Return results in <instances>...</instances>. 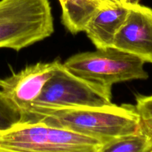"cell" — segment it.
<instances>
[{"label":"cell","instance_id":"obj_1","mask_svg":"<svg viewBox=\"0 0 152 152\" xmlns=\"http://www.w3.org/2000/svg\"><path fill=\"white\" fill-rule=\"evenodd\" d=\"M20 121L42 122L105 143L139 132L140 119L135 105L110 104L80 108H31Z\"/></svg>","mask_w":152,"mask_h":152},{"label":"cell","instance_id":"obj_2","mask_svg":"<svg viewBox=\"0 0 152 152\" xmlns=\"http://www.w3.org/2000/svg\"><path fill=\"white\" fill-rule=\"evenodd\" d=\"M100 141L42 122L20 121L0 131V152H100Z\"/></svg>","mask_w":152,"mask_h":152},{"label":"cell","instance_id":"obj_3","mask_svg":"<svg viewBox=\"0 0 152 152\" xmlns=\"http://www.w3.org/2000/svg\"><path fill=\"white\" fill-rule=\"evenodd\" d=\"M53 31L48 0H0V48L19 51Z\"/></svg>","mask_w":152,"mask_h":152},{"label":"cell","instance_id":"obj_4","mask_svg":"<svg viewBox=\"0 0 152 152\" xmlns=\"http://www.w3.org/2000/svg\"><path fill=\"white\" fill-rule=\"evenodd\" d=\"M145 62L140 58L114 47L77 53L64 66L82 79L111 88L114 84L134 80H146Z\"/></svg>","mask_w":152,"mask_h":152},{"label":"cell","instance_id":"obj_5","mask_svg":"<svg viewBox=\"0 0 152 152\" xmlns=\"http://www.w3.org/2000/svg\"><path fill=\"white\" fill-rule=\"evenodd\" d=\"M111 98V88L74 75L60 62L31 108L104 106L112 103Z\"/></svg>","mask_w":152,"mask_h":152},{"label":"cell","instance_id":"obj_6","mask_svg":"<svg viewBox=\"0 0 152 152\" xmlns=\"http://www.w3.org/2000/svg\"><path fill=\"white\" fill-rule=\"evenodd\" d=\"M60 62L56 59L50 62L28 65L19 72L1 80V91L22 114L32 106Z\"/></svg>","mask_w":152,"mask_h":152},{"label":"cell","instance_id":"obj_7","mask_svg":"<svg viewBox=\"0 0 152 152\" xmlns=\"http://www.w3.org/2000/svg\"><path fill=\"white\" fill-rule=\"evenodd\" d=\"M112 47L152 63V9L131 1L127 17Z\"/></svg>","mask_w":152,"mask_h":152},{"label":"cell","instance_id":"obj_8","mask_svg":"<svg viewBox=\"0 0 152 152\" xmlns=\"http://www.w3.org/2000/svg\"><path fill=\"white\" fill-rule=\"evenodd\" d=\"M130 3L104 7L89 20L84 31L96 48L112 47L116 35L127 17Z\"/></svg>","mask_w":152,"mask_h":152},{"label":"cell","instance_id":"obj_9","mask_svg":"<svg viewBox=\"0 0 152 152\" xmlns=\"http://www.w3.org/2000/svg\"><path fill=\"white\" fill-rule=\"evenodd\" d=\"M114 4L111 0H66L62 6V22L68 31H84L91 19L101 9Z\"/></svg>","mask_w":152,"mask_h":152},{"label":"cell","instance_id":"obj_10","mask_svg":"<svg viewBox=\"0 0 152 152\" xmlns=\"http://www.w3.org/2000/svg\"><path fill=\"white\" fill-rule=\"evenodd\" d=\"M152 140L140 130L102 145L100 152H151Z\"/></svg>","mask_w":152,"mask_h":152},{"label":"cell","instance_id":"obj_11","mask_svg":"<svg viewBox=\"0 0 152 152\" xmlns=\"http://www.w3.org/2000/svg\"><path fill=\"white\" fill-rule=\"evenodd\" d=\"M137 112L140 119V130L152 140V95H137Z\"/></svg>","mask_w":152,"mask_h":152},{"label":"cell","instance_id":"obj_12","mask_svg":"<svg viewBox=\"0 0 152 152\" xmlns=\"http://www.w3.org/2000/svg\"><path fill=\"white\" fill-rule=\"evenodd\" d=\"M21 111L4 96L0 90V131L20 122Z\"/></svg>","mask_w":152,"mask_h":152},{"label":"cell","instance_id":"obj_13","mask_svg":"<svg viewBox=\"0 0 152 152\" xmlns=\"http://www.w3.org/2000/svg\"><path fill=\"white\" fill-rule=\"evenodd\" d=\"M112 1L118 4H123V3H127L129 1H133V0H111Z\"/></svg>","mask_w":152,"mask_h":152},{"label":"cell","instance_id":"obj_14","mask_svg":"<svg viewBox=\"0 0 152 152\" xmlns=\"http://www.w3.org/2000/svg\"><path fill=\"white\" fill-rule=\"evenodd\" d=\"M59 2H60L61 6H62V5H63V4L65 3V1H66V0H59Z\"/></svg>","mask_w":152,"mask_h":152},{"label":"cell","instance_id":"obj_15","mask_svg":"<svg viewBox=\"0 0 152 152\" xmlns=\"http://www.w3.org/2000/svg\"><path fill=\"white\" fill-rule=\"evenodd\" d=\"M0 83H1V80H0Z\"/></svg>","mask_w":152,"mask_h":152},{"label":"cell","instance_id":"obj_16","mask_svg":"<svg viewBox=\"0 0 152 152\" xmlns=\"http://www.w3.org/2000/svg\"><path fill=\"white\" fill-rule=\"evenodd\" d=\"M151 152H152V150H151Z\"/></svg>","mask_w":152,"mask_h":152}]
</instances>
